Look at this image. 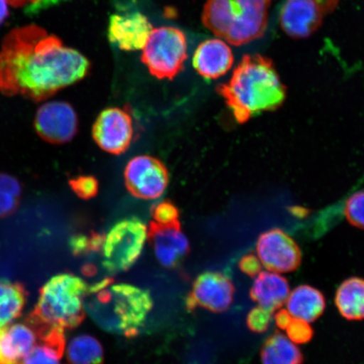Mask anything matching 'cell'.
<instances>
[{
    "instance_id": "52a82bcc",
    "label": "cell",
    "mask_w": 364,
    "mask_h": 364,
    "mask_svg": "<svg viewBox=\"0 0 364 364\" xmlns=\"http://www.w3.org/2000/svg\"><path fill=\"white\" fill-rule=\"evenodd\" d=\"M148 230L136 218L117 223L105 237L103 267L111 273L129 270L142 254Z\"/></svg>"
},
{
    "instance_id": "f1b7e54d",
    "label": "cell",
    "mask_w": 364,
    "mask_h": 364,
    "mask_svg": "<svg viewBox=\"0 0 364 364\" xmlns=\"http://www.w3.org/2000/svg\"><path fill=\"white\" fill-rule=\"evenodd\" d=\"M154 222L161 225L177 224L179 222V211L174 204L163 202L156 205L152 212Z\"/></svg>"
},
{
    "instance_id": "8fae6325",
    "label": "cell",
    "mask_w": 364,
    "mask_h": 364,
    "mask_svg": "<svg viewBox=\"0 0 364 364\" xmlns=\"http://www.w3.org/2000/svg\"><path fill=\"white\" fill-rule=\"evenodd\" d=\"M35 129L41 139L53 144L70 142L78 129V117L71 105L65 102H50L36 112Z\"/></svg>"
},
{
    "instance_id": "4fadbf2b",
    "label": "cell",
    "mask_w": 364,
    "mask_h": 364,
    "mask_svg": "<svg viewBox=\"0 0 364 364\" xmlns=\"http://www.w3.org/2000/svg\"><path fill=\"white\" fill-rule=\"evenodd\" d=\"M133 121L129 113L119 108H109L98 117L93 127L95 142L105 151L120 154L133 139Z\"/></svg>"
},
{
    "instance_id": "5b68a950",
    "label": "cell",
    "mask_w": 364,
    "mask_h": 364,
    "mask_svg": "<svg viewBox=\"0 0 364 364\" xmlns=\"http://www.w3.org/2000/svg\"><path fill=\"white\" fill-rule=\"evenodd\" d=\"M90 292L85 282L71 273H61L40 289L38 303L25 321L58 328L74 329L85 318V300Z\"/></svg>"
},
{
    "instance_id": "9a60e30c",
    "label": "cell",
    "mask_w": 364,
    "mask_h": 364,
    "mask_svg": "<svg viewBox=\"0 0 364 364\" xmlns=\"http://www.w3.org/2000/svg\"><path fill=\"white\" fill-rule=\"evenodd\" d=\"M148 237L158 261L165 267H176L189 252V241L181 231L180 223L161 225L153 221L148 230Z\"/></svg>"
},
{
    "instance_id": "836d02e7",
    "label": "cell",
    "mask_w": 364,
    "mask_h": 364,
    "mask_svg": "<svg viewBox=\"0 0 364 364\" xmlns=\"http://www.w3.org/2000/svg\"><path fill=\"white\" fill-rule=\"evenodd\" d=\"M293 318L294 317L286 309H281L275 316L276 324L281 330H286Z\"/></svg>"
},
{
    "instance_id": "d590c367",
    "label": "cell",
    "mask_w": 364,
    "mask_h": 364,
    "mask_svg": "<svg viewBox=\"0 0 364 364\" xmlns=\"http://www.w3.org/2000/svg\"><path fill=\"white\" fill-rule=\"evenodd\" d=\"M4 332V327H0V364H10L4 358L2 351V336Z\"/></svg>"
},
{
    "instance_id": "6da1fadb",
    "label": "cell",
    "mask_w": 364,
    "mask_h": 364,
    "mask_svg": "<svg viewBox=\"0 0 364 364\" xmlns=\"http://www.w3.org/2000/svg\"><path fill=\"white\" fill-rule=\"evenodd\" d=\"M89 68L87 58L42 27H19L1 44L0 92L43 102L83 79Z\"/></svg>"
},
{
    "instance_id": "603a6c76",
    "label": "cell",
    "mask_w": 364,
    "mask_h": 364,
    "mask_svg": "<svg viewBox=\"0 0 364 364\" xmlns=\"http://www.w3.org/2000/svg\"><path fill=\"white\" fill-rule=\"evenodd\" d=\"M67 358L71 364H103L104 350L94 336L81 334L68 343Z\"/></svg>"
},
{
    "instance_id": "7a4b0ae2",
    "label": "cell",
    "mask_w": 364,
    "mask_h": 364,
    "mask_svg": "<svg viewBox=\"0 0 364 364\" xmlns=\"http://www.w3.org/2000/svg\"><path fill=\"white\" fill-rule=\"evenodd\" d=\"M218 91L240 124L276 110L286 98V89L272 61L259 54L244 56Z\"/></svg>"
},
{
    "instance_id": "ffe728a7",
    "label": "cell",
    "mask_w": 364,
    "mask_h": 364,
    "mask_svg": "<svg viewBox=\"0 0 364 364\" xmlns=\"http://www.w3.org/2000/svg\"><path fill=\"white\" fill-rule=\"evenodd\" d=\"M335 303L347 320H364V279L354 277L345 280L336 291Z\"/></svg>"
},
{
    "instance_id": "4316f807",
    "label": "cell",
    "mask_w": 364,
    "mask_h": 364,
    "mask_svg": "<svg viewBox=\"0 0 364 364\" xmlns=\"http://www.w3.org/2000/svg\"><path fill=\"white\" fill-rule=\"evenodd\" d=\"M344 211L350 224L364 230V190L358 191L347 200Z\"/></svg>"
},
{
    "instance_id": "83f0119b",
    "label": "cell",
    "mask_w": 364,
    "mask_h": 364,
    "mask_svg": "<svg viewBox=\"0 0 364 364\" xmlns=\"http://www.w3.org/2000/svg\"><path fill=\"white\" fill-rule=\"evenodd\" d=\"M285 331L289 339L295 344L307 343L314 336V331L309 322L294 317Z\"/></svg>"
},
{
    "instance_id": "d4e9b609",
    "label": "cell",
    "mask_w": 364,
    "mask_h": 364,
    "mask_svg": "<svg viewBox=\"0 0 364 364\" xmlns=\"http://www.w3.org/2000/svg\"><path fill=\"white\" fill-rule=\"evenodd\" d=\"M65 349L38 341L17 364H60Z\"/></svg>"
},
{
    "instance_id": "7c38bea8",
    "label": "cell",
    "mask_w": 364,
    "mask_h": 364,
    "mask_svg": "<svg viewBox=\"0 0 364 364\" xmlns=\"http://www.w3.org/2000/svg\"><path fill=\"white\" fill-rule=\"evenodd\" d=\"M257 250L262 265L270 272H294L301 263L299 245L279 229L264 232L257 240Z\"/></svg>"
},
{
    "instance_id": "1f68e13d",
    "label": "cell",
    "mask_w": 364,
    "mask_h": 364,
    "mask_svg": "<svg viewBox=\"0 0 364 364\" xmlns=\"http://www.w3.org/2000/svg\"><path fill=\"white\" fill-rule=\"evenodd\" d=\"M9 4L13 7H26V13L38 14L40 11L55 6L63 0H7Z\"/></svg>"
},
{
    "instance_id": "30bf717a",
    "label": "cell",
    "mask_w": 364,
    "mask_h": 364,
    "mask_svg": "<svg viewBox=\"0 0 364 364\" xmlns=\"http://www.w3.org/2000/svg\"><path fill=\"white\" fill-rule=\"evenodd\" d=\"M235 287L229 277L218 272H205L193 285L186 306L189 311L201 307L215 313L227 311L233 302Z\"/></svg>"
},
{
    "instance_id": "8992f818",
    "label": "cell",
    "mask_w": 364,
    "mask_h": 364,
    "mask_svg": "<svg viewBox=\"0 0 364 364\" xmlns=\"http://www.w3.org/2000/svg\"><path fill=\"white\" fill-rule=\"evenodd\" d=\"M188 58L186 36L174 27L153 29L143 48L142 61L158 79H173Z\"/></svg>"
},
{
    "instance_id": "44dd1931",
    "label": "cell",
    "mask_w": 364,
    "mask_h": 364,
    "mask_svg": "<svg viewBox=\"0 0 364 364\" xmlns=\"http://www.w3.org/2000/svg\"><path fill=\"white\" fill-rule=\"evenodd\" d=\"M28 296L22 284L0 279V327L12 324L21 316Z\"/></svg>"
},
{
    "instance_id": "ac0fdd59",
    "label": "cell",
    "mask_w": 364,
    "mask_h": 364,
    "mask_svg": "<svg viewBox=\"0 0 364 364\" xmlns=\"http://www.w3.org/2000/svg\"><path fill=\"white\" fill-rule=\"evenodd\" d=\"M35 330L26 321L4 327L2 351L10 364H17L38 343Z\"/></svg>"
},
{
    "instance_id": "7402d4cb",
    "label": "cell",
    "mask_w": 364,
    "mask_h": 364,
    "mask_svg": "<svg viewBox=\"0 0 364 364\" xmlns=\"http://www.w3.org/2000/svg\"><path fill=\"white\" fill-rule=\"evenodd\" d=\"M262 364H303L304 357L292 341L280 332L272 335L261 352Z\"/></svg>"
},
{
    "instance_id": "484cf974",
    "label": "cell",
    "mask_w": 364,
    "mask_h": 364,
    "mask_svg": "<svg viewBox=\"0 0 364 364\" xmlns=\"http://www.w3.org/2000/svg\"><path fill=\"white\" fill-rule=\"evenodd\" d=\"M105 236L93 233L90 235H75L70 241L71 252L75 257L98 252L102 250Z\"/></svg>"
},
{
    "instance_id": "2e32d148",
    "label": "cell",
    "mask_w": 364,
    "mask_h": 364,
    "mask_svg": "<svg viewBox=\"0 0 364 364\" xmlns=\"http://www.w3.org/2000/svg\"><path fill=\"white\" fill-rule=\"evenodd\" d=\"M193 63L195 70L204 78L218 79L225 75L233 65V53L224 41L209 39L198 46Z\"/></svg>"
},
{
    "instance_id": "d6a6232c",
    "label": "cell",
    "mask_w": 364,
    "mask_h": 364,
    "mask_svg": "<svg viewBox=\"0 0 364 364\" xmlns=\"http://www.w3.org/2000/svg\"><path fill=\"white\" fill-rule=\"evenodd\" d=\"M240 269L249 277H257L262 270L260 259L250 254L240 259Z\"/></svg>"
},
{
    "instance_id": "ba28073f",
    "label": "cell",
    "mask_w": 364,
    "mask_h": 364,
    "mask_svg": "<svg viewBox=\"0 0 364 364\" xmlns=\"http://www.w3.org/2000/svg\"><path fill=\"white\" fill-rule=\"evenodd\" d=\"M338 3L339 0H287L280 12L282 29L291 38H307L320 28Z\"/></svg>"
},
{
    "instance_id": "9c48e42d",
    "label": "cell",
    "mask_w": 364,
    "mask_h": 364,
    "mask_svg": "<svg viewBox=\"0 0 364 364\" xmlns=\"http://www.w3.org/2000/svg\"><path fill=\"white\" fill-rule=\"evenodd\" d=\"M124 175L127 189L134 197L142 199L161 197L169 181V175L163 163L148 156L131 159Z\"/></svg>"
},
{
    "instance_id": "e575fe53",
    "label": "cell",
    "mask_w": 364,
    "mask_h": 364,
    "mask_svg": "<svg viewBox=\"0 0 364 364\" xmlns=\"http://www.w3.org/2000/svg\"><path fill=\"white\" fill-rule=\"evenodd\" d=\"M9 16V3L7 0H0V26L7 19Z\"/></svg>"
},
{
    "instance_id": "e0dca14e",
    "label": "cell",
    "mask_w": 364,
    "mask_h": 364,
    "mask_svg": "<svg viewBox=\"0 0 364 364\" xmlns=\"http://www.w3.org/2000/svg\"><path fill=\"white\" fill-rule=\"evenodd\" d=\"M289 285L285 277L274 272H261L250 289V298L270 312L280 309L288 300Z\"/></svg>"
},
{
    "instance_id": "d6986e66",
    "label": "cell",
    "mask_w": 364,
    "mask_h": 364,
    "mask_svg": "<svg viewBox=\"0 0 364 364\" xmlns=\"http://www.w3.org/2000/svg\"><path fill=\"white\" fill-rule=\"evenodd\" d=\"M288 311L294 318L313 322L322 316L326 299L321 291L309 285H301L289 294L287 300Z\"/></svg>"
},
{
    "instance_id": "277c9868",
    "label": "cell",
    "mask_w": 364,
    "mask_h": 364,
    "mask_svg": "<svg viewBox=\"0 0 364 364\" xmlns=\"http://www.w3.org/2000/svg\"><path fill=\"white\" fill-rule=\"evenodd\" d=\"M270 6L271 0H208L203 25L231 45L247 44L265 34Z\"/></svg>"
},
{
    "instance_id": "f546056e",
    "label": "cell",
    "mask_w": 364,
    "mask_h": 364,
    "mask_svg": "<svg viewBox=\"0 0 364 364\" xmlns=\"http://www.w3.org/2000/svg\"><path fill=\"white\" fill-rule=\"evenodd\" d=\"M70 186L75 193L83 199L93 198L98 192V182L92 176L77 177L70 181Z\"/></svg>"
},
{
    "instance_id": "4dcf8cb0",
    "label": "cell",
    "mask_w": 364,
    "mask_h": 364,
    "mask_svg": "<svg viewBox=\"0 0 364 364\" xmlns=\"http://www.w3.org/2000/svg\"><path fill=\"white\" fill-rule=\"evenodd\" d=\"M272 312L258 306L248 314L247 318L249 329L257 333H263L269 328L272 323Z\"/></svg>"
},
{
    "instance_id": "3957f363",
    "label": "cell",
    "mask_w": 364,
    "mask_h": 364,
    "mask_svg": "<svg viewBox=\"0 0 364 364\" xmlns=\"http://www.w3.org/2000/svg\"><path fill=\"white\" fill-rule=\"evenodd\" d=\"M112 284V279H106L90 287L85 311L104 331L135 338L153 308L151 295L134 285Z\"/></svg>"
},
{
    "instance_id": "5bb4252c",
    "label": "cell",
    "mask_w": 364,
    "mask_h": 364,
    "mask_svg": "<svg viewBox=\"0 0 364 364\" xmlns=\"http://www.w3.org/2000/svg\"><path fill=\"white\" fill-rule=\"evenodd\" d=\"M148 18L139 12L113 15L108 27L109 41L124 51L143 49L153 31Z\"/></svg>"
},
{
    "instance_id": "cb8c5ba5",
    "label": "cell",
    "mask_w": 364,
    "mask_h": 364,
    "mask_svg": "<svg viewBox=\"0 0 364 364\" xmlns=\"http://www.w3.org/2000/svg\"><path fill=\"white\" fill-rule=\"evenodd\" d=\"M21 182L7 173L0 172V218L14 215L20 206Z\"/></svg>"
}]
</instances>
